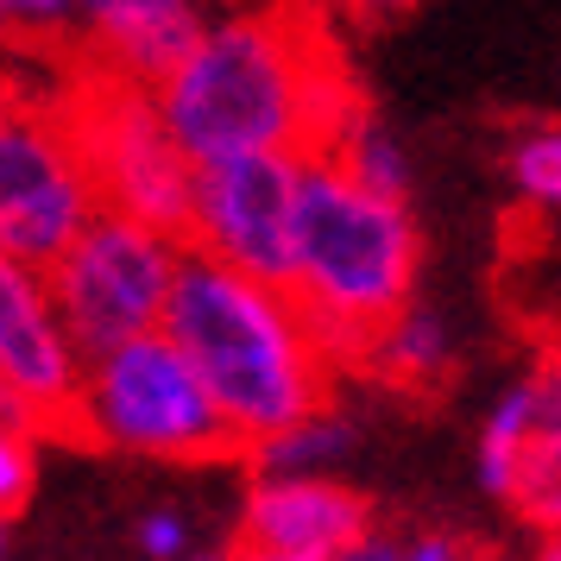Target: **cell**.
I'll return each mask as SVG.
<instances>
[{"label":"cell","instance_id":"cell-4","mask_svg":"<svg viewBox=\"0 0 561 561\" xmlns=\"http://www.w3.org/2000/svg\"><path fill=\"white\" fill-rule=\"evenodd\" d=\"M64 435L133 460L240 455L208 385L196 379V366L183 359V347L164 329L127 334L102 354H82V379Z\"/></svg>","mask_w":561,"mask_h":561},{"label":"cell","instance_id":"cell-28","mask_svg":"<svg viewBox=\"0 0 561 561\" xmlns=\"http://www.w3.org/2000/svg\"><path fill=\"white\" fill-rule=\"evenodd\" d=\"M183 561H228V556H196V549H190V556H183Z\"/></svg>","mask_w":561,"mask_h":561},{"label":"cell","instance_id":"cell-30","mask_svg":"<svg viewBox=\"0 0 561 561\" xmlns=\"http://www.w3.org/2000/svg\"><path fill=\"white\" fill-rule=\"evenodd\" d=\"M208 7H228V0H208Z\"/></svg>","mask_w":561,"mask_h":561},{"label":"cell","instance_id":"cell-20","mask_svg":"<svg viewBox=\"0 0 561 561\" xmlns=\"http://www.w3.org/2000/svg\"><path fill=\"white\" fill-rule=\"evenodd\" d=\"M133 536H139V556H152V561L190 556V517H178V511H146Z\"/></svg>","mask_w":561,"mask_h":561},{"label":"cell","instance_id":"cell-16","mask_svg":"<svg viewBox=\"0 0 561 561\" xmlns=\"http://www.w3.org/2000/svg\"><path fill=\"white\" fill-rule=\"evenodd\" d=\"M329 158H334V164H341L354 183H366V190H379V196H398V203H410V158H404V146H398V139L379 127V121H366V114H359L354 127H347V133L329 146Z\"/></svg>","mask_w":561,"mask_h":561},{"label":"cell","instance_id":"cell-9","mask_svg":"<svg viewBox=\"0 0 561 561\" xmlns=\"http://www.w3.org/2000/svg\"><path fill=\"white\" fill-rule=\"evenodd\" d=\"M366 524H373L366 492H354L334 473H253V492L240 511V542L329 561Z\"/></svg>","mask_w":561,"mask_h":561},{"label":"cell","instance_id":"cell-15","mask_svg":"<svg viewBox=\"0 0 561 561\" xmlns=\"http://www.w3.org/2000/svg\"><path fill=\"white\" fill-rule=\"evenodd\" d=\"M542 416H536V385L517 379L511 391H499V404L485 410V430H480V448H473V467H480V485L505 505L511 480H517V460L524 448L536 442Z\"/></svg>","mask_w":561,"mask_h":561},{"label":"cell","instance_id":"cell-1","mask_svg":"<svg viewBox=\"0 0 561 561\" xmlns=\"http://www.w3.org/2000/svg\"><path fill=\"white\" fill-rule=\"evenodd\" d=\"M190 164L233 152H329L359 121L354 77L309 0L208 7L190 51L152 82Z\"/></svg>","mask_w":561,"mask_h":561},{"label":"cell","instance_id":"cell-29","mask_svg":"<svg viewBox=\"0 0 561 561\" xmlns=\"http://www.w3.org/2000/svg\"><path fill=\"white\" fill-rule=\"evenodd\" d=\"M7 45H13V32H7V26H0V57H7Z\"/></svg>","mask_w":561,"mask_h":561},{"label":"cell","instance_id":"cell-26","mask_svg":"<svg viewBox=\"0 0 561 561\" xmlns=\"http://www.w3.org/2000/svg\"><path fill=\"white\" fill-rule=\"evenodd\" d=\"M347 7H354V13H404L410 0H347Z\"/></svg>","mask_w":561,"mask_h":561},{"label":"cell","instance_id":"cell-21","mask_svg":"<svg viewBox=\"0 0 561 561\" xmlns=\"http://www.w3.org/2000/svg\"><path fill=\"white\" fill-rule=\"evenodd\" d=\"M404 556H410V536L366 524V530H359L354 542H341V549H334L329 561H404Z\"/></svg>","mask_w":561,"mask_h":561},{"label":"cell","instance_id":"cell-17","mask_svg":"<svg viewBox=\"0 0 561 561\" xmlns=\"http://www.w3.org/2000/svg\"><path fill=\"white\" fill-rule=\"evenodd\" d=\"M505 505L530 524L536 536L561 530V430H536V442L517 460V480H511Z\"/></svg>","mask_w":561,"mask_h":561},{"label":"cell","instance_id":"cell-11","mask_svg":"<svg viewBox=\"0 0 561 561\" xmlns=\"http://www.w3.org/2000/svg\"><path fill=\"white\" fill-rule=\"evenodd\" d=\"M89 171L77 152V133L64 121V102H20L7 121H0V208L26 203L38 190H51V183L77 178Z\"/></svg>","mask_w":561,"mask_h":561},{"label":"cell","instance_id":"cell-6","mask_svg":"<svg viewBox=\"0 0 561 561\" xmlns=\"http://www.w3.org/2000/svg\"><path fill=\"white\" fill-rule=\"evenodd\" d=\"M183 265V240L121 208H95L82 233L45 265L57 322L70 329L77 354H102L127 334L158 329L171 304V278Z\"/></svg>","mask_w":561,"mask_h":561},{"label":"cell","instance_id":"cell-19","mask_svg":"<svg viewBox=\"0 0 561 561\" xmlns=\"http://www.w3.org/2000/svg\"><path fill=\"white\" fill-rule=\"evenodd\" d=\"M38 442L45 435L0 410V511L7 517H20L32 499V485H38Z\"/></svg>","mask_w":561,"mask_h":561},{"label":"cell","instance_id":"cell-24","mask_svg":"<svg viewBox=\"0 0 561 561\" xmlns=\"http://www.w3.org/2000/svg\"><path fill=\"white\" fill-rule=\"evenodd\" d=\"M524 561H561V530H542L530 542V556H524Z\"/></svg>","mask_w":561,"mask_h":561},{"label":"cell","instance_id":"cell-8","mask_svg":"<svg viewBox=\"0 0 561 561\" xmlns=\"http://www.w3.org/2000/svg\"><path fill=\"white\" fill-rule=\"evenodd\" d=\"M77 379L82 354L57 322L45 272L0 247V410L38 435H64Z\"/></svg>","mask_w":561,"mask_h":561},{"label":"cell","instance_id":"cell-7","mask_svg":"<svg viewBox=\"0 0 561 561\" xmlns=\"http://www.w3.org/2000/svg\"><path fill=\"white\" fill-rule=\"evenodd\" d=\"M297 152H233L190 171L183 247L284 284L297 233Z\"/></svg>","mask_w":561,"mask_h":561},{"label":"cell","instance_id":"cell-14","mask_svg":"<svg viewBox=\"0 0 561 561\" xmlns=\"http://www.w3.org/2000/svg\"><path fill=\"white\" fill-rule=\"evenodd\" d=\"M354 442L359 435L341 410L316 404V410H304L297 423L259 435L253 448H240V455H253V473H334L341 460L354 455Z\"/></svg>","mask_w":561,"mask_h":561},{"label":"cell","instance_id":"cell-3","mask_svg":"<svg viewBox=\"0 0 561 561\" xmlns=\"http://www.w3.org/2000/svg\"><path fill=\"white\" fill-rule=\"evenodd\" d=\"M416 272L423 233L410 203L354 183L329 152H309L297 164V233L284 290L297 297L334 366H359L373 329L416 297Z\"/></svg>","mask_w":561,"mask_h":561},{"label":"cell","instance_id":"cell-2","mask_svg":"<svg viewBox=\"0 0 561 561\" xmlns=\"http://www.w3.org/2000/svg\"><path fill=\"white\" fill-rule=\"evenodd\" d=\"M158 329L178 341L183 359L196 366V379L208 385L233 448H253L259 435L329 404L334 359L322 354L297 297L272 278L233 272L221 259L183 247Z\"/></svg>","mask_w":561,"mask_h":561},{"label":"cell","instance_id":"cell-5","mask_svg":"<svg viewBox=\"0 0 561 561\" xmlns=\"http://www.w3.org/2000/svg\"><path fill=\"white\" fill-rule=\"evenodd\" d=\"M64 121L77 133V152L89 164V183L107 208L139 215L152 228H171L183 240V208H190V158L171 139L164 114L152 102V82H127L114 70L82 64L70 89L57 95Z\"/></svg>","mask_w":561,"mask_h":561},{"label":"cell","instance_id":"cell-18","mask_svg":"<svg viewBox=\"0 0 561 561\" xmlns=\"http://www.w3.org/2000/svg\"><path fill=\"white\" fill-rule=\"evenodd\" d=\"M511 183L542 215H561V127H530L511 146Z\"/></svg>","mask_w":561,"mask_h":561},{"label":"cell","instance_id":"cell-22","mask_svg":"<svg viewBox=\"0 0 561 561\" xmlns=\"http://www.w3.org/2000/svg\"><path fill=\"white\" fill-rule=\"evenodd\" d=\"M530 385H536V416H542V430H561V341L542 354Z\"/></svg>","mask_w":561,"mask_h":561},{"label":"cell","instance_id":"cell-27","mask_svg":"<svg viewBox=\"0 0 561 561\" xmlns=\"http://www.w3.org/2000/svg\"><path fill=\"white\" fill-rule=\"evenodd\" d=\"M7 549H13V517L0 511V561H7Z\"/></svg>","mask_w":561,"mask_h":561},{"label":"cell","instance_id":"cell-10","mask_svg":"<svg viewBox=\"0 0 561 561\" xmlns=\"http://www.w3.org/2000/svg\"><path fill=\"white\" fill-rule=\"evenodd\" d=\"M208 0H77L70 38H82V64L114 70L127 82H158L190 38L203 32Z\"/></svg>","mask_w":561,"mask_h":561},{"label":"cell","instance_id":"cell-13","mask_svg":"<svg viewBox=\"0 0 561 561\" xmlns=\"http://www.w3.org/2000/svg\"><path fill=\"white\" fill-rule=\"evenodd\" d=\"M359 366H366V373H379V379H391V385H435V379H448V366H455L448 322L410 297L398 316H385L379 329H373Z\"/></svg>","mask_w":561,"mask_h":561},{"label":"cell","instance_id":"cell-25","mask_svg":"<svg viewBox=\"0 0 561 561\" xmlns=\"http://www.w3.org/2000/svg\"><path fill=\"white\" fill-rule=\"evenodd\" d=\"M228 561H309V556H284V549H253V542H240Z\"/></svg>","mask_w":561,"mask_h":561},{"label":"cell","instance_id":"cell-12","mask_svg":"<svg viewBox=\"0 0 561 561\" xmlns=\"http://www.w3.org/2000/svg\"><path fill=\"white\" fill-rule=\"evenodd\" d=\"M95 208H102V196H95L89 171H77V178L51 183V190H38V196H26V203L0 208V247L45 272V265L82 233V221H89Z\"/></svg>","mask_w":561,"mask_h":561},{"label":"cell","instance_id":"cell-23","mask_svg":"<svg viewBox=\"0 0 561 561\" xmlns=\"http://www.w3.org/2000/svg\"><path fill=\"white\" fill-rule=\"evenodd\" d=\"M404 561H492V556L467 549V542H455V536H410V556Z\"/></svg>","mask_w":561,"mask_h":561}]
</instances>
